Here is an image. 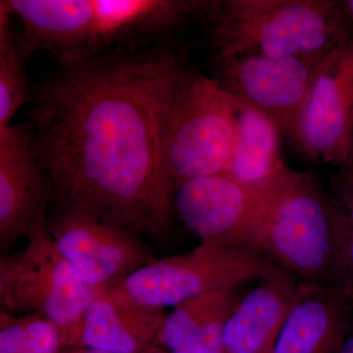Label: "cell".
Listing matches in <instances>:
<instances>
[{
	"mask_svg": "<svg viewBox=\"0 0 353 353\" xmlns=\"http://www.w3.org/2000/svg\"><path fill=\"white\" fill-rule=\"evenodd\" d=\"M252 252L301 284L340 285V234L328 192L314 174L288 167L276 181Z\"/></svg>",
	"mask_w": 353,
	"mask_h": 353,
	"instance_id": "3957f363",
	"label": "cell"
},
{
	"mask_svg": "<svg viewBox=\"0 0 353 353\" xmlns=\"http://www.w3.org/2000/svg\"><path fill=\"white\" fill-rule=\"evenodd\" d=\"M339 353H353V334H347Z\"/></svg>",
	"mask_w": 353,
	"mask_h": 353,
	"instance_id": "cb8c5ba5",
	"label": "cell"
},
{
	"mask_svg": "<svg viewBox=\"0 0 353 353\" xmlns=\"http://www.w3.org/2000/svg\"><path fill=\"white\" fill-rule=\"evenodd\" d=\"M352 134L353 38L325 58L290 138L305 157L339 168Z\"/></svg>",
	"mask_w": 353,
	"mask_h": 353,
	"instance_id": "30bf717a",
	"label": "cell"
},
{
	"mask_svg": "<svg viewBox=\"0 0 353 353\" xmlns=\"http://www.w3.org/2000/svg\"><path fill=\"white\" fill-rule=\"evenodd\" d=\"M152 353H171L167 352V350H162V348L155 347L154 350H152Z\"/></svg>",
	"mask_w": 353,
	"mask_h": 353,
	"instance_id": "484cf974",
	"label": "cell"
},
{
	"mask_svg": "<svg viewBox=\"0 0 353 353\" xmlns=\"http://www.w3.org/2000/svg\"><path fill=\"white\" fill-rule=\"evenodd\" d=\"M239 104L212 76L183 72L162 117V173L171 196L180 183L227 171Z\"/></svg>",
	"mask_w": 353,
	"mask_h": 353,
	"instance_id": "277c9868",
	"label": "cell"
},
{
	"mask_svg": "<svg viewBox=\"0 0 353 353\" xmlns=\"http://www.w3.org/2000/svg\"><path fill=\"white\" fill-rule=\"evenodd\" d=\"M245 285L211 290L174 307L154 347L171 353H224L225 327L248 292Z\"/></svg>",
	"mask_w": 353,
	"mask_h": 353,
	"instance_id": "e0dca14e",
	"label": "cell"
},
{
	"mask_svg": "<svg viewBox=\"0 0 353 353\" xmlns=\"http://www.w3.org/2000/svg\"><path fill=\"white\" fill-rule=\"evenodd\" d=\"M46 224L32 228L22 250L0 259V306L48 319L61 332L64 348L78 347L85 312L101 290L74 273Z\"/></svg>",
	"mask_w": 353,
	"mask_h": 353,
	"instance_id": "5b68a950",
	"label": "cell"
},
{
	"mask_svg": "<svg viewBox=\"0 0 353 353\" xmlns=\"http://www.w3.org/2000/svg\"><path fill=\"white\" fill-rule=\"evenodd\" d=\"M155 348V347H154ZM153 348V350H154ZM146 353H152V350ZM60 353H109L105 352H101V350H94V348L88 347H74V348H65Z\"/></svg>",
	"mask_w": 353,
	"mask_h": 353,
	"instance_id": "603a6c76",
	"label": "cell"
},
{
	"mask_svg": "<svg viewBox=\"0 0 353 353\" xmlns=\"http://www.w3.org/2000/svg\"><path fill=\"white\" fill-rule=\"evenodd\" d=\"M52 204L50 178L28 123L0 127V250L6 252L46 222Z\"/></svg>",
	"mask_w": 353,
	"mask_h": 353,
	"instance_id": "8fae6325",
	"label": "cell"
},
{
	"mask_svg": "<svg viewBox=\"0 0 353 353\" xmlns=\"http://www.w3.org/2000/svg\"><path fill=\"white\" fill-rule=\"evenodd\" d=\"M185 61L172 43L105 51L61 66L37 88L28 124L51 208L85 211L143 239L169 238L175 216L162 173V117Z\"/></svg>",
	"mask_w": 353,
	"mask_h": 353,
	"instance_id": "6da1fadb",
	"label": "cell"
},
{
	"mask_svg": "<svg viewBox=\"0 0 353 353\" xmlns=\"http://www.w3.org/2000/svg\"><path fill=\"white\" fill-rule=\"evenodd\" d=\"M276 181L266 189H255L226 173L192 179L172 192L174 216L201 243L252 252Z\"/></svg>",
	"mask_w": 353,
	"mask_h": 353,
	"instance_id": "9c48e42d",
	"label": "cell"
},
{
	"mask_svg": "<svg viewBox=\"0 0 353 353\" xmlns=\"http://www.w3.org/2000/svg\"><path fill=\"white\" fill-rule=\"evenodd\" d=\"M50 209L46 229L74 273L88 287L113 290L155 259L143 239L126 228L77 209Z\"/></svg>",
	"mask_w": 353,
	"mask_h": 353,
	"instance_id": "52a82bcc",
	"label": "cell"
},
{
	"mask_svg": "<svg viewBox=\"0 0 353 353\" xmlns=\"http://www.w3.org/2000/svg\"><path fill=\"white\" fill-rule=\"evenodd\" d=\"M12 12L6 0L0 1V127L11 125L15 114L37 90L28 77L26 57L19 34L11 27Z\"/></svg>",
	"mask_w": 353,
	"mask_h": 353,
	"instance_id": "d6986e66",
	"label": "cell"
},
{
	"mask_svg": "<svg viewBox=\"0 0 353 353\" xmlns=\"http://www.w3.org/2000/svg\"><path fill=\"white\" fill-rule=\"evenodd\" d=\"M94 3L90 57L170 43L173 34L197 20L201 0H94Z\"/></svg>",
	"mask_w": 353,
	"mask_h": 353,
	"instance_id": "7c38bea8",
	"label": "cell"
},
{
	"mask_svg": "<svg viewBox=\"0 0 353 353\" xmlns=\"http://www.w3.org/2000/svg\"><path fill=\"white\" fill-rule=\"evenodd\" d=\"M22 24L26 57L46 51L61 66L90 57L94 22V0H6Z\"/></svg>",
	"mask_w": 353,
	"mask_h": 353,
	"instance_id": "4fadbf2b",
	"label": "cell"
},
{
	"mask_svg": "<svg viewBox=\"0 0 353 353\" xmlns=\"http://www.w3.org/2000/svg\"><path fill=\"white\" fill-rule=\"evenodd\" d=\"M197 20L214 57L327 54L353 38L345 2L336 0H202Z\"/></svg>",
	"mask_w": 353,
	"mask_h": 353,
	"instance_id": "7a4b0ae2",
	"label": "cell"
},
{
	"mask_svg": "<svg viewBox=\"0 0 353 353\" xmlns=\"http://www.w3.org/2000/svg\"><path fill=\"white\" fill-rule=\"evenodd\" d=\"M343 2H345V6L347 7L348 16H350V19L352 21L353 26V0H345Z\"/></svg>",
	"mask_w": 353,
	"mask_h": 353,
	"instance_id": "d4e9b609",
	"label": "cell"
},
{
	"mask_svg": "<svg viewBox=\"0 0 353 353\" xmlns=\"http://www.w3.org/2000/svg\"><path fill=\"white\" fill-rule=\"evenodd\" d=\"M338 169L336 176L343 179V180L353 181V134L347 157L345 158V162Z\"/></svg>",
	"mask_w": 353,
	"mask_h": 353,
	"instance_id": "7402d4cb",
	"label": "cell"
},
{
	"mask_svg": "<svg viewBox=\"0 0 353 353\" xmlns=\"http://www.w3.org/2000/svg\"><path fill=\"white\" fill-rule=\"evenodd\" d=\"M327 55L272 58L246 52L214 57L212 77L232 97L292 137Z\"/></svg>",
	"mask_w": 353,
	"mask_h": 353,
	"instance_id": "ba28073f",
	"label": "cell"
},
{
	"mask_svg": "<svg viewBox=\"0 0 353 353\" xmlns=\"http://www.w3.org/2000/svg\"><path fill=\"white\" fill-rule=\"evenodd\" d=\"M328 194L340 234V285L353 292V181L334 175Z\"/></svg>",
	"mask_w": 353,
	"mask_h": 353,
	"instance_id": "44dd1931",
	"label": "cell"
},
{
	"mask_svg": "<svg viewBox=\"0 0 353 353\" xmlns=\"http://www.w3.org/2000/svg\"><path fill=\"white\" fill-rule=\"evenodd\" d=\"M280 132L268 116L240 101L233 155L225 173L248 187H270L289 167L281 154Z\"/></svg>",
	"mask_w": 353,
	"mask_h": 353,
	"instance_id": "ac0fdd59",
	"label": "cell"
},
{
	"mask_svg": "<svg viewBox=\"0 0 353 353\" xmlns=\"http://www.w3.org/2000/svg\"><path fill=\"white\" fill-rule=\"evenodd\" d=\"M352 310V290L303 284L272 353H339Z\"/></svg>",
	"mask_w": 353,
	"mask_h": 353,
	"instance_id": "9a60e30c",
	"label": "cell"
},
{
	"mask_svg": "<svg viewBox=\"0 0 353 353\" xmlns=\"http://www.w3.org/2000/svg\"><path fill=\"white\" fill-rule=\"evenodd\" d=\"M61 332L39 315L0 311V353H60Z\"/></svg>",
	"mask_w": 353,
	"mask_h": 353,
	"instance_id": "ffe728a7",
	"label": "cell"
},
{
	"mask_svg": "<svg viewBox=\"0 0 353 353\" xmlns=\"http://www.w3.org/2000/svg\"><path fill=\"white\" fill-rule=\"evenodd\" d=\"M269 263L248 250L201 243L185 254L152 260L109 292L143 307L165 310L211 290L256 282Z\"/></svg>",
	"mask_w": 353,
	"mask_h": 353,
	"instance_id": "8992f818",
	"label": "cell"
},
{
	"mask_svg": "<svg viewBox=\"0 0 353 353\" xmlns=\"http://www.w3.org/2000/svg\"><path fill=\"white\" fill-rule=\"evenodd\" d=\"M166 314L101 290L85 312L78 347L109 353L150 352Z\"/></svg>",
	"mask_w": 353,
	"mask_h": 353,
	"instance_id": "2e32d148",
	"label": "cell"
},
{
	"mask_svg": "<svg viewBox=\"0 0 353 353\" xmlns=\"http://www.w3.org/2000/svg\"><path fill=\"white\" fill-rule=\"evenodd\" d=\"M303 284L269 263L228 320L224 353H272Z\"/></svg>",
	"mask_w": 353,
	"mask_h": 353,
	"instance_id": "5bb4252c",
	"label": "cell"
}]
</instances>
